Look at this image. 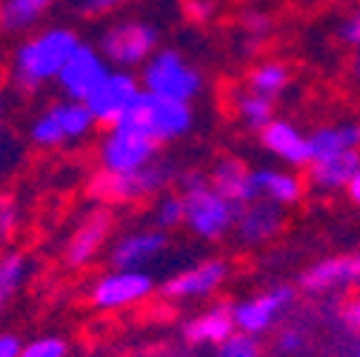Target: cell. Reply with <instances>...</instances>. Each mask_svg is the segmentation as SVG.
Instances as JSON below:
<instances>
[{
    "label": "cell",
    "instance_id": "1",
    "mask_svg": "<svg viewBox=\"0 0 360 357\" xmlns=\"http://www.w3.org/2000/svg\"><path fill=\"white\" fill-rule=\"evenodd\" d=\"M80 43L83 37L72 26L32 29L12 52V60H9L12 86L26 95H34L43 86L55 83Z\"/></svg>",
    "mask_w": 360,
    "mask_h": 357
},
{
    "label": "cell",
    "instance_id": "2",
    "mask_svg": "<svg viewBox=\"0 0 360 357\" xmlns=\"http://www.w3.org/2000/svg\"><path fill=\"white\" fill-rule=\"evenodd\" d=\"M177 166L166 157H155L149 166L126 174H112V171H95L89 181V197L103 206H129L141 203L149 197L163 195L172 183H177Z\"/></svg>",
    "mask_w": 360,
    "mask_h": 357
},
{
    "label": "cell",
    "instance_id": "3",
    "mask_svg": "<svg viewBox=\"0 0 360 357\" xmlns=\"http://www.w3.org/2000/svg\"><path fill=\"white\" fill-rule=\"evenodd\" d=\"M177 183L184 186V203H186V226L200 240H220L235 229L238 209L232 200L223 197L212 183L209 174L200 169H189L177 174Z\"/></svg>",
    "mask_w": 360,
    "mask_h": 357
},
{
    "label": "cell",
    "instance_id": "4",
    "mask_svg": "<svg viewBox=\"0 0 360 357\" xmlns=\"http://www.w3.org/2000/svg\"><path fill=\"white\" fill-rule=\"evenodd\" d=\"M95 129H98V123L86 103L58 98V100L46 103L29 120L26 141L40 152H58V149L89 141Z\"/></svg>",
    "mask_w": 360,
    "mask_h": 357
},
{
    "label": "cell",
    "instance_id": "5",
    "mask_svg": "<svg viewBox=\"0 0 360 357\" xmlns=\"http://www.w3.org/2000/svg\"><path fill=\"white\" fill-rule=\"evenodd\" d=\"M95 46L112 69L134 72L160 49V32L141 18H120L101 32Z\"/></svg>",
    "mask_w": 360,
    "mask_h": 357
},
{
    "label": "cell",
    "instance_id": "6",
    "mask_svg": "<svg viewBox=\"0 0 360 357\" xmlns=\"http://www.w3.org/2000/svg\"><path fill=\"white\" fill-rule=\"evenodd\" d=\"M141 86L143 92L186 100L192 103L203 92V72L184 58L177 49H158L143 66H141Z\"/></svg>",
    "mask_w": 360,
    "mask_h": 357
},
{
    "label": "cell",
    "instance_id": "7",
    "mask_svg": "<svg viewBox=\"0 0 360 357\" xmlns=\"http://www.w3.org/2000/svg\"><path fill=\"white\" fill-rule=\"evenodd\" d=\"M123 120L138 126L155 143L166 146V143L186 138L192 131L195 109L186 100H172V98H160V95H152V92H141V98L134 100L131 112Z\"/></svg>",
    "mask_w": 360,
    "mask_h": 357
},
{
    "label": "cell",
    "instance_id": "8",
    "mask_svg": "<svg viewBox=\"0 0 360 357\" xmlns=\"http://www.w3.org/2000/svg\"><path fill=\"white\" fill-rule=\"evenodd\" d=\"M155 157H160V143H155L149 135L129 120H120L109 129L98 141V169L112 171V174H126L149 166Z\"/></svg>",
    "mask_w": 360,
    "mask_h": 357
},
{
    "label": "cell",
    "instance_id": "9",
    "mask_svg": "<svg viewBox=\"0 0 360 357\" xmlns=\"http://www.w3.org/2000/svg\"><path fill=\"white\" fill-rule=\"evenodd\" d=\"M141 92H143V86H141L138 74L129 72V69H112L106 74V80L92 92V98L86 100V106L92 112L98 129H109L131 112Z\"/></svg>",
    "mask_w": 360,
    "mask_h": 357
},
{
    "label": "cell",
    "instance_id": "10",
    "mask_svg": "<svg viewBox=\"0 0 360 357\" xmlns=\"http://www.w3.org/2000/svg\"><path fill=\"white\" fill-rule=\"evenodd\" d=\"M109 72H112V66L101 55V49L95 46V43H80V46L75 49V55L66 60L63 72L58 74L55 86H58L60 98L86 103L89 98H92L95 89L106 80Z\"/></svg>",
    "mask_w": 360,
    "mask_h": 357
},
{
    "label": "cell",
    "instance_id": "11",
    "mask_svg": "<svg viewBox=\"0 0 360 357\" xmlns=\"http://www.w3.org/2000/svg\"><path fill=\"white\" fill-rule=\"evenodd\" d=\"M112 229H115L112 206H103V203L92 206L77 220L75 232L66 240V249H63L66 266H72V269H86V266L92 263L103 252V246L109 243Z\"/></svg>",
    "mask_w": 360,
    "mask_h": 357
},
{
    "label": "cell",
    "instance_id": "12",
    "mask_svg": "<svg viewBox=\"0 0 360 357\" xmlns=\"http://www.w3.org/2000/svg\"><path fill=\"white\" fill-rule=\"evenodd\" d=\"M152 289H155V280L143 269H112L109 275L95 280L89 300L101 311H117L146 300Z\"/></svg>",
    "mask_w": 360,
    "mask_h": 357
},
{
    "label": "cell",
    "instance_id": "13",
    "mask_svg": "<svg viewBox=\"0 0 360 357\" xmlns=\"http://www.w3.org/2000/svg\"><path fill=\"white\" fill-rule=\"evenodd\" d=\"M260 135V146L275 155L278 160H283L286 166L292 169H306L311 163V146H309V135L295 126L292 120H283V117H275L266 129L257 131Z\"/></svg>",
    "mask_w": 360,
    "mask_h": 357
},
{
    "label": "cell",
    "instance_id": "14",
    "mask_svg": "<svg viewBox=\"0 0 360 357\" xmlns=\"http://www.w3.org/2000/svg\"><path fill=\"white\" fill-rule=\"evenodd\" d=\"M209 183L235 206H246L257 200V183H255V169L238 157V155H223L214 160L209 171Z\"/></svg>",
    "mask_w": 360,
    "mask_h": 357
},
{
    "label": "cell",
    "instance_id": "15",
    "mask_svg": "<svg viewBox=\"0 0 360 357\" xmlns=\"http://www.w3.org/2000/svg\"><path fill=\"white\" fill-rule=\"evenodd\" d=\"M229 278V263L226 260H203L192 269H184L180 275L169 278L163 283V294L166 297H177V300H189V297H206L212 292H217Z\"/></svg>",
    "mask_w": 360,
    "mask_h": 357
},
{
    "label": "cell",
    "instance_id": "16",
    "mask_svg": "<svg viewBox=\"0 0 360 357\" xmlns=\"http://www.w3.org/2000/svg\"><path fill=\"white\" fill-rule=\"evenodd\" d=\"M166 246H169V238L163 229H138L123 235L109 249V263L112 269H143L146 263L163 254Z\"/></svg>",
    "mask_w": 360,
    "mask_h": 357
},
{
    "label": "cell",
    "instance_id": "17",
    "mask_svg": "<svg viewBox=\"0 0 360 357\" xmlns=\"http://www.w3.org/2000/svg\"><path fill=\"white\" fill-rule=\"evenodd\" d=\"M295 297V289L292 286H275L269 289L246 303H238L232 306L235 311V326L243 332V335H257L263 329H269V323L275 320L278 311H283Z\"/></svg>",
    "mask_w": 360,
    "mask_h": 357
},
{
    "label": "cell",
    "instance_id": "18",
    "mask_svg": "<svg viewBox=\"0 0 360 357\" xmlns=\"http://www.w3.org/2000/svg\"><path fill=\"white\" fill-rule=\"evenodd\" d=\"M235 229H238V238L249 246L266 243L269 238H275L283 229V206L266 200V197H257L238 209Z\"/></svg>",
    "mask_w": 360,
    "mask_h": 357
},
{
    "label": "cell",
    "instance_id": "19",
    "mask_svg": "<svg viewBox=\"0 0 360 357\" xmlns=\"http://www.w3.org/2000/svg\"><path fill=\"white\" fill-rule=\"evenodd\" d=\"M360 169V152L332 155V157H314L306 166V186L314 192H346L352 174Z\"/></svg>",
    "mask_w": 360,
    "mask_h": 357
},
{
    "label": "cell",
    "instance_id": "20",
    "mask_svg": "<svg viewBox=\"0 0 360 357\" xmlns=\"http://www.w3.org/2000/svg\"><path fill=\"white\" fill-rule=\"evenodd\" d=\"M360 280V254H343V257H326L300 275V286L306 292H326L335 286H346Z\"/></svg>",
    "mask_w": 360,
    "mask_h": 357
},
{
    "label": "cell",
    "instance_id": "21",
    "mask_svg": "<svg viewBox=\"0 0 360 357\" xmlns=\"http://www.w3.org/2000/svg\"><path fill=\"white\" fill-rule=\"evenodd\" d=\"M257 197H266L278 206H295L306 195V181L295 169H255Z\"/></svg>",
    "mask_w": 360,
    "mask_h": 357
},
{
    "label": "cell",
    "instance_id": "22",
    "mask_svg": "<svg viewBox=\"0 0 360 357\" xmlns=\"http://www.w3.org/2000/svg\"><path fill=\"white\" fill-rule=\"evenodd\" d=\"M311 160L346 152H360V123H329L309 131Z\"/></svg>",
    "mask_w": 360,
    "mask_h": 357
},
{
    "label": "cell",
    "instance_id": "23",
    "mask_svg": "<svg viewBox=\"0 0 360 357\" xmlns=\"http://www.w3.org/2000/svg\"><path fill=\"white\" fill-rule=\"evenodd\" d=\"M235 311L232 306H214L203 315H198L195 320L186 323V337L192 343H226L232 335H235Z\"/></svg>",
    "mask_w": 360,
    "mask_h": 357
},
{
    "label": "cell",
    "instance_id": "24",
    "mask_svg": "<svg viewBox=\"0 0 360 357\" xmlns=\"http://www.w3.org/2000/svg\"><path fill=\"white\" fill-rule=\"evenodd\" d=\"M52 4L55 0H4L0 4V32H32L43 20V15L52 9Z\"/></svg>",
    "mask_w": 360,
    "mask_h": 357
},
{
    "label": "cell",
    "instance_id": "25",
    "mask_svg": "<svg viewBox=\"0 0 360 357\" xmlns=\"http://www.w3.org/2000/svg\"><path fill=\"white\" fill-rule=\"evenodd\" d=\"M289 83H292V69L283 60H272V58L257 60L249 69V74H246V86L252 89V92L266 95V98H272V100L286 92Z\"/></svg>",
    "mask_w": 360,
    "mask_h": 357
},
{
    "label": "cell",
    "instance_id": "26",
    "mask_svg": "<svg viewBox=\"0 0 360 357\" xmlns=\"http://www.w3.org/2000/svg\"><path fill=\"white\" fill-rule=\"evenodd\" d=\"M26 280H29V257L23 252L0 254V315L12 306V300L20 294Z\"/></svg>",
    "mask_w": 360,
    "mask_h": 357
},
{
    "label": "cell",
    "instance_id": "27",
    "mask_svg": "<svg viewBox=\"0 0 360 357\" xmlns=\"http://www.w3.org/2000/svg\"><path fill=\"white\" fill-rule=\"evenodd\" d=\"M235 115L240 117V123L252 131H260L266 129L269 123L275 120V100L266 98V95H257L252 89H238L235 92Z\"/></svg>",
    "mask_w": 360,
    "mask_h": 357
},
{
    "label": "cell",
    "instance_id": "28",
    "mask_svg": "<svg viewBox=\"0 0 360 357\" xmlns=\"http://www.w3.org/2000/svg\"><path fill=\"white\" fill-rule=\"evenodd\" d=\"M152 220L155 226L169 232V229H177L180 223H186V203H184V195H174V192H163L155 197V206H152Z\"/></svg>",
    "mask_w": 360,
    "mask_h": 357
},
{
    "label": "cell",
    "instance_id": "29",
    "mask_svg": "<svg viewBox=\"0 0 360 357\" xmlns=\"http://www.w3.org/2000/svg\"><path fill=\"white\" fill-rule=\"evenodd\" d=\"M23 226V206L15 195L0 192V243H9Z\"/></svg>",
    "mask_w": 360,
    "mask_h": 357
},
{
    "label": "cell",
    "instance_id": "30",
    "mask_svg": "<svg viewBox=\"0 0 360 357\" xmlns=\"http://www.w3.org/2000/svg\"><path fill=\"white\" fill-rule=\"evenodd\" d=\"M238 23H240L243 34H246L249 40H257V43H263L269 34H272V29H275L272 15L263 12V9H246Z\"/></svg>",
    "mask_w": 360,
    "mask_h": 357
},
{
    "label": "cell",
    "instance_id": "31",
    "mask_svg": "<svg viewBox=\"0 0 360 357\" xmlns=\"http://www.w3.org/2000/svg\"><path fill=\"white\" fill-rule=\"evenodd\" d=\"M69 346L63 337H37L32 343H23L20 349V357H66Z\"/></svg>",
    "mask_w": 360,
    "mask_h": 357
},
{
    "label": "cell",
    "instance_id": "32",
    "mask_svg": "<svg viewBox=\"0 0 360 357\" xmlns=\"http://www.w3.org/2000/svg\"><path fill=\"white\" fill-rule=\"evenodd\" d=\"M220 357H257V346L252 340V335H232L220 349Z\"/></svg>",
    "mask_w": 360,
    "mask_h": 357
},
{
    "label": "cell",
    "instance_id": "33",
    "mask_svg": "<svg viewBox=\"0 0 360 357\" xmlns=\"http://www.w3.org/2000/svg\"><path fill=\"white\" fill-rule=\"evenodd\" d=\"M217 12V4L214 0H184V15L192 20V23H209Z\"/></svg>",
    "mask_w": 360,
    "mask_h": 357
},
{
    "label": "cell",
    "instance_id": "34",
    "mask_svg": "<svg viewBox=\"0 0 360 357\" xmlns=\"http://www.w3.org/2000/svg\"><path fill=\"white\" fill-rule=\"evenodd\" d=\"M126 4L129 0H80V12L89 18H101V15H109Z\"/></svg>",
    "mask_w": 360,
    "mask_h": 357
},
{
    "label": "cell",
    "instance_id": "35",
    "mask_svg": "<svg viewBox=\"0 0 360 357\" xmlns=\"http://www.w3.org/2000/svg\"><path fill=\"white\" fill-rule=\"evenodd\" d=\"M340 40L349 46L360 49V9H354L343 23H340Z\"/></svg>",
    "mask_w": 360,
    "mask_h": 357
},
{
    "label": "cell",
    "instance_id": "36",
    "mask_svg": "<svg viewBox=\"0 0 360 357\" xmlns=\"http://www.w3.org/2000/svg\"><path fill=\"white\" fill-rule=\"evenodd\" d=\"M343 320L352 332H360V297H354L343 306Z\"/></svg>",
    "mask_w": 360,
    "mask_h": 357
},
{
    "label": "cell",
    "instance_id": "37",
    "mask_svg": "<svg viewBox=\"0 0 360 357\" xmlns=\"http://www.w3.org/2000/svg\"><path fill=\"white\" fill-rule=\"evenodd\" d=\"M20 337L18 335H0V357H20Z\"/></svg>",
    "mask_w": 360,
    "mask_h": 357
},
{
    "label": "cell",
    "instance_id": "38",
    "mask_svg": "<svg viewBox=\"0 0 360 357\" xmlns=\"http://www.w3.org/2000/svg\"><path fill=\"white\" fill-rule=\"evenodd\" d=\"M346 195H349V200H352L354 206H360V169L352 174V181H349V186H346Z\"/></svg>",
    "mask_w": 360,
    "mask_h": 357
},
{
    "label": "cell",
    "instance_id": "39",
    "mask_svg": "<svg viewBox=\"0 0 360 357\" xmlns=\"http://www.w3.org/2000/svg\"><path fill=\"white\" fill-rule=\"evenodd\" d=\"M281 346H283L286 351H289V349H297V346H300V335H297V332H286V335L281 337Z\"/></svg>",
    "mask_w": 360,
    "mask_h": 357
},
{
    "label": "cell",
    "instance_id": "40",
    "mask_svg": "<svg viewBox=\"0 0 360 357\" xmlns=\"http://www.w3.org/2000/svg\"><path fill=\"white\" fill-rule=\"evenodd\" d=\"M349 74L360 83V49H354V55H352V60H349Z\"/></svg>",
    "mask_w": 360,
    "mask_h": 357
},
{
    "label": "cell",
    "instance_id": "41",
    "mask_svg": "<svg viewBox=\"0 0 360 357\" xmlns=\"http://www.w3.org/2000/svg\"><path fill=\"white\" fill-rule=\"evenodd\" d=\"M4 123H6V98L0 92V131H4Z\"/></svg>",
    "mask_w": 360,
    "mask_h": 357
},
{
    "label": "cell",
    "instance_id": "42",
    "mask_svg": "<svg viewBox=\"0 0 360 357\" xmlns=\"http://www.w3.org/2000/svg\"><path fill=\"white\" fill-rule=\"evenodd\" d=\"M354 357H360V349H357V354H354Z\"/></svg>",
    "mask_w": 360,
    "mask_h": 357
},
{
    "label": "cell",
    "instance_id": "43",
    "mask_svg": "<svg viewBox=\"0 0 360 357\" xmlns=\"http://www.w3.org/2000/svg\"><path fill=\"white\" fill-rule=\"evenodd\" d=\"M249 4H255V0H249Z\"/></svg>",
    "mask_w": 360,
    "mask_h": 357
},
{
    "label": "cell",
    "instance_id": "44",
    "mask_svg": "<svg viewBox=\"0 0 360 357\" xmlns=\"http://www.w3.org/2000/svg\"><path fill=\"white\" fill-rule=\"evenodd\" d=\"M0 4H4V0H0Z\"/></svg>",
    "mask_w": 360,
    "mask_h": 357
}]
</instances>
